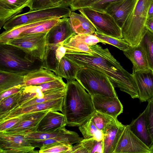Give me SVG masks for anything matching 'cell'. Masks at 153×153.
Instances as JSON below:
<instances>
[{"instance_id":"obj_17","label":"cell","mask_w":153,"mask_h":153,"mask_svg":"<svg viewBox=\"0 0 153 153\" xmlns=\"http://www.w3.org/2000/svg\"><path fill=\"white\" fill-rule=\"evenodd\" d=\"M31 0H0V29L26 7H29Z\"/></svg>"},{"instance_id":"obj_41","label":"cell","mask_w":153,"mask_h":153,"mask_svg":"<svg viewBox=\"0 0 153 153\" xmlns=\"http://www.w3.org/2000/svg\"><path fill=\"white\" fill-rule=\"evenodd\" d=\"M72 145L63 144L55 145L40 149L39 151V153H68V152L72 148Z\"/></svg>"},{"instance_id":"obj_5","label":"cell","mask_w":153,"mask_h":153,"mask_svg":"<svg viewBox=\"0 0 153 153\" xmlns=\"http://www.w3.org/2000/svg\"><path fill=\"white\" fill-rule=\"evenodd\" d=\"M76 79L91 96L99 94L110 97H117L112 84L103 73L95 69L81 67Z\"/></svg>"},{"instance_id":"obj_29","label":"cell","mask_w":153,"mask_h":153,"mask_svg":"<svg viewBox=\"0 0 153 153\" xmlns=\"http://www.w3.org/2000/svg\"><path fill=\"white\" fill-rule=\"evenodd\" d=\"M79 128L84 139L93 138L98 141L103 140V134L102 132L95 126L91 118L79 126Z\"/></svg>"},{"instance_id":"obj_25","label":"cell","mask_w":153,"mask_h":153,"mask_svg":"<svg viewBox=\"0 0 153 153\" xmlns=\"http://www.w3.org/2000/svg\"><path fill=\"white\" fill-rule=\"evenodd\" d=\"M103 141L83 139L73 146L68 153H103Z\"/></svg>"},{"instance_id":"obj_52","label":"cell","mask_w":153,"mask_h":153,"mask_svg":"<svg viewBox=\"0 0 153 153\" xmlns=\"http://www.w3.org/2000/svg\"></svg>"},{"instance_id":"obj_15","label":"cell","mask_w":153,"mask_h":153,"mask_svg":"<svg viewBox=\"0 0 153 153\" xmlns=\"http://www.w3.org/2000/svg\"><path fill=\"white\" fill-rule=\"evenodd\" d=\"M76 34L71 26L69 18H63L47 32L46 44H56L63 42Z\"/></svg>"},{"instance_id":"obj_8","label":"cell","mask_w":153,"mask_h":153,"mask_svg":"<svg viewBox=\"0 0 153 153\" xmlns=\"http://www.w3.org/2000/svg\"><path fill=\"white\" fill-rule=\"evenodd\" d=\"M47 32L19 36L6 43L17 47L42 61L46 48Z\"/></svg>"},{"instance_id":"obj_24","label":"cell","mask_w":153,"mask_h":153,"mask_svg":"<svg viewBox=\"0 0 153 153\" xmlns=\"http://www.w3.org/2000/svg\"><path fill=\"white\" fill-rule=\"evenodd\" d=\"M58 77L53 71L42 67L25 76L24 85L25 86L37 85L55 80Z\"/></svg>"},{"instance_id":"obj_33","label":"cell","mask_w":153,"mask_h":153,"mask_svg":"<svg viewBox=\"0 0 153 153\" xmlns=\"http://www.w3.org/2000/svg\"><path fill=\"white\" fill-rule=\"evenodd\" d=\"M94 34L99 39L101 42L113 45L123 51L127 50L130 46L123 38L110 36L97 30Z\"/></svg>"},{"instance_id":"obj_39","label":"cell","mask_w":153,"mask_h":153,"mask_svg":"<svg viewBox=\"0 0 153 153\" xmlns=\"http://www.w3.org/2000/svg\"><path fill=\"white\" fill-rule=\"evenodd\" d=\"M147 102L148 104L144 111L147 128L153 145V99L149 100Z\"/></svg>"},{"instance_id":"obj_51","label":"cell","mask_w":153,"mask_h":153,"mask_svg":"<svg viewBox=\"0 0 153 153\" xmlns=\"http://www.w3.org/2000/svg\"><path fill=\"white\" fill-rule=\"evenodd\" d=\"M150 153H153V145L150 148Z\"/></svg>"},{"instance_id":"obj_47","label":"cell","mask_w":153,"mask_h":153,"mask_svg":"<svg viewBox=\"0 0 153 153\" xmlns=\"http://www.w3.org/2000/svg\"><path fill=\"white\" fill-rule=\"evenodd\" d=\"M145 26L147 29L153 33V16L147 17Z\"/></svg>"},{"instance_id":"obj_45","label":"cell","mask_w":153,"mask_h":153,"mask_svg":"<svg viewBox=\"0 0 153 153\" xmlns=\"http://www.w3.org/2000/svg\"><path fill=\"white\" fill-rule=\"evenodd\" d=\"M120 0H101L89 7L99 11L105 12L110 4Z\"/></svg>"},{"instance_id":"obj_6","label":"cell","mask_w":153,"mask_h":153,"mask_svg":"<svg viewBox=\"0 0 153 153\" xmlns=\"http://www.w3.org/2000/svg\"><path fill=\"white\" fill-rule=\"evenodd\" d=\"M72 10L68 7L61 5L32 11L19 14L11 18L3 26L8 30L25 24L54 18L69 17Z\"/></svg>"},{"instance_id":"obj_9","label":"cell","mask_w":153,"mask_h":153,"mask_svg":"<svg viewBox=\"0 0 153 153\" xmlns=\"http://www.w3.org/2000/svg\"><path fill=\"white\" fill-rule=\"evenodd\" d=\"M28 140L22 135L0 132V153H38Z\"/></svg>"},{"instance_id":"obj_1","label":"cell","mask_w":153,"mask_h":153,"mask_svg":"<svg viewBox=\"0 0 153 153\" xmlns=\"http://www.w3.org/2000/svg\"><path fill=\"white\" fill-rule=\"evenodd\" d=\"M89 47L94 52L93 54L66 52L65 56L81 68L88 67L100 71L114 88L128 94L133 99L138 98V89L133 75L123 68L108 48L97 44Z\"/></svg>"},{"instance_id":"obj_23","label":"cell","mask_w":153,"mask_h":153,"mask_svg":"<svg viewBox=\"0 0 153 153\" xmlns=\"http://www.w3.org/2000/svg\"><path fill=\"white\" fill-rule=\"evenodd\" d=\"M69 18L71 26L76 34H94L96 30L89 19L81 13L72 11Z\"/></svg>"},{"instance_id":"obj_42","label":"cell","mask_w":153,"mask_h":153,"mask_svg":"<svg viewBox=\"0 0 153 153\" xmlns=\"http://www.w3.org/2000/svg\"><path fill=\"white\" fill-rule=\"evenodd\" d=\"M55 7L50 0H31L29 11Z\"/></svg>"},{"instance_id":"obj_32","label":"cell","mask_w":153,"mask_h":153,"mask_svg":"<svg viewBox=\"0 0 153 153\" xmlns=\"http://www.w3.org/2000/svg\"><path fill=\"white\" fill-rule=\"evenodd\" d=\"M95 126L103 133L114 122L117 120L112 117L95 111L91 117Z\"/></svg>"},{"instance_id":"obj_43","label":"cell","mask_w":153,"mask_h":153,"mask_svg":"<svg viewBox=\"0 0 153 153\" xmlns=\"http://www.w3.org/2000/svg\"><path fill=\"white\" fill-rule=\"evenodd\" d=\"M101 0H77L72 3L69 7L72 11L80 9L89 7Z\"/></svg>"},{"instance_id":"obj_27","label":"cell","mask_w":153,"mask_h":153,"mask_svg":"<svg viewBox=\"0 0 153 153\" xmlns=\"http://www.w3.org/2000/svg\"><path fill=\"white\" fill-rule=\"evenodd\" d=\"M25 76L0 70V93L9 88L24 85Z\"/></svg>"},{"instance_id":"obj_22","label":"cell","mask_w":153,"mask_h":153,"mask_svg":"<svg viewBox=\"0 0 153 153\" xmlns=\"http://www.w3.org/2000/svg\"><path fill=\"white\" fill-rule=\"evenodd\" d=\"M129 125L134 134L150 149L153 142L147 128L145 111Z\"/></svg>"},{"instance_id":"obj_38","label":"cell","mask_w":153,"mask_h":153,"mask_svg":"<svg viewBox=\"0 0 153 153\" xmlns=\"http://www.w3.org/2000/svg\"><path fill=\"white\" fill-rule=\"evenodd\" d=\"M60 19L59 18H54L48 20L43 23L28 29L22 33L19 36L29 34L47 32L58 22Z\"/></svg>"},{"instance_id":"obj_40","label":"cell","mask_w":153,"mask_h":153,"mask_svg":"<svg viewBox=\"0 0 153 153\" xmlns=\"http://www.w3.org/2000/svg\"><path fill=\"white\" fill-rule=\"evenodd\" d=\"M71 37L74 40L82 42L89 46L95 45L100 42L99 39L94 34H76Z\"/></svg>"},{"instance_id":"obj_16","label":"cell","mask_w":153,"mask_h":153,"mask_svg":"<svg viewBox=\"0 0 153 153\" xmlns=\"http://www.w3.org/2000/svg\"><path fill=\"white\" fill-rule=\"evenodd\" d=\"M137 0H121L111 3L106 9L107 12L122 27L134 7Z\"/></svg>"},{"instance_id":"obj_19","label":"cell","mask_w":153,"mask_h":153,"mask_svg":"<svg viewBox=\"0 0 153 153\" xmlns=\"http://www.w3.org/2000/svg\"><path fill=\"white\" fill-rule=\"evenodd\" d=\"M66 126L63 114L55 111L48 112L39 122L36 131L47 132L56 131Z\"/></svg>"},{"instance_id":"obj_36","label":"cell","mask_w":153,"mask_h":153,"mask_svg":"<svg viewBox=\"0 0 153 153\" xmlns=\"http://www.w3.org/2000/svg\"><path fill=\"white\" fill-rule=\"evenodd\" d=\"M66 89V88L46 94H44L43 97L36 98L24 103L19 108H24L34 104L64 97Z\"/></svg>"},{"instance_id":"obj_14","label":"cell","mask_w":153,"mask_h":153,"mask_svg":"<svg viewBox=\"0 0 153 153\" xmlns=\"http://www.w3.org/2000/svg\"><path fill=\"white\" fill-rule=\"evenodd\" d=\"M140 102L153 99V71L150 68L133 72Z\"/></svg>"},{"instance_id":"obj_7","label":"cell","mask_w":153,"mask_h":153,"mask_svg":"<svg viewBox=\"0 0 153 153\" xmlns=\"http://www.w3.org/2000/svg\"><path fill=\"white\" fill-rule=\"evenodd\" d=\"M78 10L89 19L97 30L110 36L123 38L121 28L113 17L107 12L99 11L89 7Z\"/></svg>"},{"instance_id":"obj_46","label":"cell","mask_w":153,"mask_h":153,"mask_svg":"<svg viewBox=\"0 0 153 153\" xmlns=\"http://www.w3.org/2000/svg\"><path fill=\"white\" fill-rule=\"evenodd\" d=\"M25 86L21 85L9 88L0 93V101L10 95L22 91Z\"/></svg>"},{"instance_id":"obj_3","label":"cell","mask_w":153,"mask_h":153,"mask_svg":"<svg viewBox=\"0 0 153 153\" xmlns=\"http://www.w3.org/2000/svg\"><path fill=\"white\" fill-rule=\"evenodd\" d=\"M42 61L21 49L0 42V70L25 76L42 66Z\"/></svg>"},{"instance_id":"obj_30","label":"cell","mask_w":153,"mask_h":153,"mask_svg":"<svg viewBox=\"0 0 153 153\" xmlns=\"http://www.w3.org/2000/svg\"><path fill=\"white\" fill-rule=\"evenodd\" d=\"M44 96V94L38 85L25 86L22 90V95L18 104L13 110L18 108L22 104L28 101L36 98L43 97Z\"/></svg>"},{"instance_id":"obj_44","label":"cell","mask_w":153,"mask_h":153,"mask_svg":"<svg viewBox=\"0 0 153 153\" xmlns=\"http://www.w3.org/2000/svg\"><path fill=\"white\" fill-rule=\"evenodd\" d=\"M22 119V115L13 117L0 123V132H3L13 127Z\"/></svg>"},{"instance_id":"obj_12","label":"cell","mask_w":153,"mask_h":153,"mask_svg":"<svg viewBox=\"0 0 153 153\" xmlns=\"http://www.w3.org/2000/svg\"><path fill=\"white\" fill-rule=\"evenodd\" d=\"M51 111L46 110L22 115V119L19 123L3 133L25 136L36 131L40 121L48 112Z\"/></svg>"},{"instance_id":"obj_10","label":"cell","mask_w":153,"mask_h":153,"mask_svg":"<svg viewBox=\"0 0 153 153\" xmlns=\"http://www.w3.org/2000/svg\"><path fill=\"white\" fill-rule=\"evenodd\" d=\"M150 153V149L132 132L129 125L125 128L113 153Z\"/></svg>"},{"instance_id":"obj_13","label":"cell","mask_w":153,"mask_h":153,"mask_svg":"<svg viewBox=\"0 0 153 153\" xmlns=\"http://www.w3.org/2000/svg\"><path fill=\"white\" fill-rule=\"evenodd\" d=\"M95 110L114 118L123 113V105L118 97H110L97 94L92 96Z\"/></svg>"},{"instance_id":"obj_35","label":"cell","mask_w":153,"mask_h":153,"mask_svg":"<svg viewBox=\"0 0 153 153\" xmlns=\"http://www.w3.org/2000/svg\"><path fill=\"white\" fill-rule=\"evenodd\" d=\"M22 91L0 101V117L13 110L17 105Z\"/></svg>"},{"instance_id":"obj_21","label":"cell","mask_w":153,"mask_h":153,"mask_svg":"<svg viewBox=\"0 0 153 153\" xmlns=\"http://www.w3.org/2000/svg\"><path fill=\"white\" fill-rule=\"evenodd\" d=\"M123 52L133 65V72L150 68L146 53L139 44L135 46H130Z\"/></svg>"},{"instance_id":"obj_2","label":"cell","mask_w":153,"mask_h":153,"mask_svg":"<svg viewBox=\"0 0 153 153\" xmlns=\"http://www.w3.org/2000/svg\"><path fill=\"white\" fill-rule=\"evenodd\" d=\"M96 111L92 96L77 80L67 81L62 109L66 126L79 127Z\"/></svg>"},{"instance_id":"obj_37","label":"cell","mask_w":153,"mask_h":153,"mask_svg":"<svg viewBox=\"0 0 153 153\" xmlns=\"http://www.w3.org/2000/svg\"><path fill=\"white\" fill-rule=\"evenodd\" d=\"M44 95L57 91L66 88V83L63 80L62 78L59 76L56 79L38 85Z\"/></svg>"},{"instance_id":"obj_26","label":"cell","mask_w":153,"mask_h":153,"mask_svg":"<svg viewBox=\"0 0 153 153\" xmlns=\"http://www.w3.org/2000/svg\"><path fill=\"white\" fill-rule=\"evenodd\" d=\"M81 68L65 56L59 63L55 73L67 81L75 80Z\"/></svg>"},{"instance_id":"obj_50","label":"cell","mask_w":153,"mask_h":153,"mask_svg":"<svg viewBox=\"0 0 153 153\" xmlns=\"http://www.w3.org/2000/svg\"><path fill=\"white\" fill-rule=\"evenodd\" d=\"M54 6H59L60 5L61 0H50Z\"/></svg>"},{"instance_id":"obj_34","label":"cell","mask_w":153,"mask_h":153,"mask_svg":"<svg viewBox=\"0 0 153 153\" xmlns=\"http://www.w3.org/2000/svg\"><path fill=\"white\" fill-rule=\"evenodd\" d=\"M63 45L66 48V52L85 53L90 54L94 53L89 46L72 39L71 37L64 41Z\"/></svg>"},{"instance_id":"obj_49","label":"cell","mask_w":153,"mask_h":153,"mask_svg":"<svg viewBox=\"0 0 153 153\" xmlns=\"http://www.w3.org/2000/svg\"><path fill=\"white\" fill-rule=\"evenodd\" d=\"M153 16V2L149 7L148 14V17Z\"/></svg>"},{"instance_id":"obj_48","label":"cell","mask_w":153,"mask_h":153,"mask_svg":"<svg viewBox=\"0 0 153 153\" xmlns=\"http://www.w3.org/2000/svg\"><path fill=\"white\" fill-rule=\"evenodd\" d=\"M76 0H61L60 5L68 7H70L71 4Z\"/></svg>"},{"instance_id":"obj_11","label":"cell","mask_w":153,"mask_h":153,"mask_svg":"<svg viewBox=\"0 0 153 153\" xmlns=\"http://www.w3.org/2000/svg\"><path fill=\"white\" fill-rule=\"evenodd\" d=\"M64 97L38 103L24 108H19L0 117V123L8 119L29 113L46 110L62 112Z\"/></svg>"},{"instance_id":"obj_18","label":"cell","mask_w":153,"mask_h":153,"mask_svg":"<svg viewBox=\"0 0 153 153\" xmlns=\"http://www.w3.org/2000/svg\"><path fill=\"white\" fill-rule=\"evenodd\" d=\"M83 139L76 132L66 129L61 135L53 138L44 140H28L33 146L41 149L59 144L72 145Z\"/></svg>"},{"instance_id":"obj_31","label":"cell","mask_w":153,"mask_h":153,"mask_svg":"<svg viewBox=\"0 0 153 153\" xmlns=\"http://www.w3.org/2000/svg\"><path fill=\"white\" fill-rule=\"evenodd\" d=\"M139 44L146 53L150 68L153 71V33L146 29Z\"/></svg>"},{"instance_id":"obj_20","label":"cell","mask_w":153,"mask_h":153,"mask_svg":"<svg viewBox=\"0 0 153 153\" xmlns=\"http://www.w3.org/2000/svg\"><path fill=\"white\" fill-rule=\"evenodd\" d=\"M125 125L118 120L103 133V153H113Z\"/></svg>"},{"instance_id":"obj_28","label":"cell","mask_w":153,"mask_h":153,"mask_svg":"<svg viewBox=\"0 0 153 153\" xmlns=\"http://www.w3.org/2000/svg\"><path fill=\"white\" fill-rule=\"evenodd\" d=\"M49 19L41 20L26 23L17 26L9 30H5L0 35V42L6 43L9 40L17 38L28 29L43 23Z\"/></svg>"},{"instance_id":"obj_4","label":"cell","mask_w":153,"mask_h":153,"mask_svg":"<svg viewBox=\"0 0 153 153\" xmlns=\"http://www.w3.org/2000/svg\"><path fill=\"white\" fill-rule=\"evenodd\" d=\"M153 0H137L121 28L123 38L132 46L138 45L145 32L149 10Z\"/></svg>"}]
</instances>
